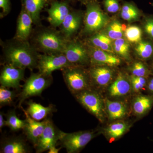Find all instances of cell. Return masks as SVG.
I'll use <instances>...</instances> for the list:
<instances>
[{
    "label": "cell",
    "instance_id": "6da1fadb",
    "mask_svg": "<svg viewBox=\"0 0 153 153\" xmlns=\"http://www.w3.org/2000/svg\"><path fill=\"white\" fill-rule=\"evenodd\" d=\"M16 40L5 48L4 54L7 63L31 70L37 68L39 54L36 48L27 41Z\"/></svg>",
    "mask_w": 153,
    "mask_h": 153
},
{
    "label": "cell",
    "instance_id": "7a4b0ae2",
    "mask_svg": "<svg viewBox=\"0 0 153 153\" xmlns=\"http://www.w3.org/2000/svg\"><path fill=\"white\" fill-rule=\"evenodd\" d=\"M63 79L73 95L91 88V80L89 72L79 66H68L62 69Z\"/></svg>",
    "mask_w": 153,
    "mask_h": 153
},
{
    "label": "cell",
    "instance_id": "3957f363",
    "mask_svg": "<svg viewBox=\"0 0 153 153\" xmlns=\"http://www.w3.org/2000/svg\"><path fill=\"white\" fill-rule=\"evenodd\" d=\"M36 43L44 53H63L68 42L62 33L52 29H46L38 33Z\"/></svg>",
    "mask_w": 153,
    "mask_h": 153
},
{
    "label": "cell",
    "instance_id": "277c9868",
    "mask_svg": "<svg viewBox=\"0 0 153 153\" xmlns=\"http://www.w3.org/2000/svg\"><path fill=\"white\" fill-rule=\"evenodd\" d=\"M52 75L47 76L39 72L31 73L25 81L22 91L19 94V108L22 107L26 100L41 95L42 92L52 84Z\"/></svg>",
    "mask_w": 153,
    "mask_h": 153
},
{
    "label": "cell",
    "instance_id": "5b68a950",
    "mask_svg": "<svg viewBox=\"0 0 153 153\" xmlns=\"http://www.w3.org/2000/svg\"><path fill=\"white\" fill-rule=\"evenodd\" d=\"M96 134L95 132L88 131L70 133L61 131L59 141L62 147L66 149L67 153H77L85 147Z\"/></svg>",
    "mask_w": 153,
    "mask_h": 153
},
{
    "label": "cell",
    "instance_id": "8992f818",
    "mask_svg": "<svg viewBox=\"0 0 153 153\" xmlns=\"http://www.w3.org/2000/svg\"><path fill=\"white\" fill-rule=\"evenodd\" d=\"M108 16L102 10L98 4H88L84 19V32L87 34L97 33L109 24Z\"/></svg>",
    "mask_w": 153,
    "mask_h": 153
},
{
    "label": "cell",
    "instance_id": "52a82bcc",
    "mask_svg": "<svg viewBox=\"0 0 153 153\" xmlns=\"http://www.w3.org/2000/svg\"><path fill=\"white\" fill-rule=\"evenodd\" d=\"M80 104L101 122L104 121V106L100 95L91 88L74 95Z\"/></svg>",
    "mask_w": 153,
    "mask_h": 153
},
{
    "label": "cell",
    "instance_id": "ba28073f",
    "mask_svg": "<svg viewBox=\"0 0 153 153\" xmlns=\"http://www.w3.org/2000/svg\"><path fill=\"white\" fill-rule=\"evenodd\" d=\"M63 53L49 54L44 53L39 55L38 65V72L47 76H51L52 73L55 70L72 66Z\"/></svg>",
    "mask_w": 153,
    "mask_h": 153
},
{
    "label": "cell",
    "instance_id": "9c48e42d",
    "mask_svg": "<svg viewBox=\"0 0 153 153\" xmlns=\"http://www.w3.org/2000/svg\"><path fill=\"white\" fill-rule=\"evenodd\" d=\"M63 53L73 66H83L90 63L88 49L77 41L68 40Z\"/></svg>",
    "mask_w": 153,
    "mask_h": 153
},
{
    "label": "cell",
    "instance_id": "30bf717a",
    "mask_svg": "<svg viewBox=\"0 0 153 153\" xmlns=\"http://www.w3.org/2000/svg\"><path fill=\"white\" fill-rule=\"evenodd\" d=\"M60 131L56 128L52 120L47 119L44 131L35 146L36 152H43L49 150L52 146H56L57 142L59 141Z\"/></svg>",
    "mask_w": 153,
    "mask_h": 153
},
{
    "label": "cell",
    "instance_id": "8fae6325",
    "mask_svg": "<svg viewBox=\"0 0 153 153\" xmlns=\"http://www.w3.org/2000/svg\"><path fill=\"white\" fill-rule=\"evenodd\" d=\"M25 69L15 67L7 63L1 73L0 83L2 86L19 89L20 82L24 79Z\"/></svg>",
    "mask_w": 153,
    "mask_h": 153
},
{
    "label": "cell",
    "instance_id": "7c38bea8",
    "mask_svg": "<svg viewBox=\"0 0 153 153\" xmlns=\"http://www.w3.org/2000/svg\"><path fill=\"white\" fill-rule=\"evenodd\" d=\"M90 63L94 66H115L121 63L120 59L114 53L90 45L88 48Z\"/></svg>",
    "mask_w": 153,
    "mask_h": 153
},
{
    "label": "cell",
    "instance_id": "4fadbf2b",
    "mask_svg": "<svg viewBox=\"0 0 153 153\" xmlns=\"http://www.w3.org/2000/svg\"><path fill=\"white\" fill-rule=\"evenodd\" d=\"M21 108L26 117V125L23 130L28 139L35 146L44 131L47 124V119H45L41 122L35 120L30 116L22 106Z\"/></svg>",
    "mask_w": 153,
    "mask_h": 153
},
{
    "label": "cell",
    "instance_id": "5bb4252c",
    "mask_svg": "<svg viewBox=\"0 0 153 153\" xmlns=\"http://www.w3.org/2000/svg\"><path fill=\"white\" fill-rule=\"evenodd\" d=\"M69 12L67 3L64 2H54L51 4L50 8L48 10L47 20L53 27H59L61 26Z\"/></svg>",
    "mask_w": 153,
    "mask_h": 153
},
{
    "label": "cell",
    "instance_id": "9a60e30c",
    "mask_svg": "<svg viewBox=\"0 0 153 153\" xmlns=\"http://www.w3.org/2000/svg\"><path fill=\"white\" fill-rule=\"evenodd\" d=\"M82 20L80 13L70 11L60 26L61 33L66 39L70 40L77 32L81 26Z\"/></svg>",
    "mask_w": 153,
    "mask_h": 153
},
{
    "label": "cell",
    "instance_id": "2e32d148",
    "mask_svg": "<svg viewBox=\"0 0 153 153\" xmlns=\"http://www.w3.org/2000/svg\"><path fill=\"white\" fill-rule=\"evenodd\" d=\"M33 19L27 12L22 7L17 21L16 32L15 39L26 41L32 31Z\"/></svg>",
    "mask_w": 153,
    "mask_h": 153
},
{
    "label": "cell",
    "instance_id": "e0dca14e",
    "mask_svg": "<svg viewBox=\"0 0 153 153\" xmlns=\"http://www.w3.org/2000/svg\"><path fill=\"white\" fill-rule=\"evenodd\" d=\"M91 82L99 87H105L108 85L113 76L112 70L107 66H95L89 71Z\"/></svg>",
    "mask_w": 153,
    "mask_h": 153
},
{
    "label": "cell",
    "instance_id": "ac0fdd59",
    "mask_svg": "<svg viewBox=\"0 0 153 153\" xmlns=\"http://www.w3.org/2000/svg\"><path fill=\"white\" fill-rule=\"evenodd\" d=\"M131 88V81L124 74L120 73L109 85L108 94L112 97L124 96L130 92Z\"/></svg>",
    "mask_w": 153,
    "mask_h": 153
},
{
    "label": "cell",
    "instance_id": "d6986e66",
    "mask_svg": "<svg viewBox=\"0 0 153 153\" xmlns=\"http://www.w3.org/2000/svg\"><path fill=\"white\" fill-rule=\"evenodd\" d=\"M28 105L26 111L31 117L37 121L46 118L55 111V108L52 105L45 107L40 103L30 101L28 102Z\"/></svg>",
    "mask_w": 153,
    "mask_h": 153
},
{
    "label": "cell",
    "instance_id": "ffe728a7",
    "mask_svg": "<svg viewBox=\"0 0 153 153\" xmlns=\"http://www.w3.org/2000/svg\"><path fill=\"white\" fill-rule=\"evenodd\" d=\"M47 0H23V8L33 19V24L40 22V14Z\"/></svg>",
    "mask_w": 153,
    "mask_h": 153
},
{
    "label": "cell",
    "instance_id": "44dd1931",
    "mask_svg": "<svg viewBox=\"0 0 153 153\" xmlns=\"http://www.w3.org/2000/svg\"><path fill=\"white\" fill-rule=\"evenodd\" d=\"M29 149L23 140L19 138H13L6 141L1 148V153H27Z\"/></svg>",
    "mask_w": 153,
    "mask_h": 153
},
{
    "label": "cell",
    "instance_id": "7402d4cb",
    "mask_svg": "<svg viewBox=\"0 0 153 153\" xmlns=\"http://www.w3.org/2000/svg\"><path fill=\"white\" fill-rule=\"evenodd\" d=\"M107 111L110 119L113 120L122 118L126 114L127 107L125 103L120 101H105Z\"/></svg>",
    "mask_w": 153,
    "mask_h": 153
},
{
    "label": "cell",
    "instance_id": "603a6c76",
    "mask_svg": "<svg viewBox=\"0 0 153 153\" xmlns=\"http://www.w3.org/2000/svg\"><path fill=\"white\" fill-rule=\"evenodd\" d=\"M91 45L104 51L114 53L113 48V40L105 34L94 33L89 39Z\"/></svg>",
    "mask_w": 153,
    "mask_h": 153
},
{
    "label": "cell",
    "instance_id": "cb8c5ba5",
    "mask_svg": "<svg viewBox=\"0 0 153 153\" xmlns=\"http://www.w3.org/2000/svg\"><path fill=\"white\" fill-rule=\"evenodd\" d=\"M153 105V96L140 95L134 101L133 108L136 114L142 116L146 114Z\"/></svg>",
    "mask_w": 153,
    "mask_h": 153
},
{
    "label": "cell",
    "instance_id": "d4e9b609",
    "mask_svg": "<svg viewBox=\"0 0 153 153\" xmlns=\"http://www.w3.org/2000/svg\"><path fill=\"white\" fill-rule=\"evenodd\" d=\"M123 19L128 22H133L138 20L140 18L139 11L133 4L127 3L124 4L120 13Z\"/></svg>",
    "mask_w": 153,
    "mask_h": 153
},
{
    "label": "cell",
    "instance_id": "484cf974",
    "mask_svg": "<svg viewBox=\"0 0 153 153\" xmlns=\"http://www.w3.org/2000/svg\"><path fill=\"white\" fill-rule=\"evenodd\" d=\"M6 124L12 131H18L24 129L26 125V120L19 119L15 111L12 110L7 115Z\"/></svg>",
    "mask_w": 153,
    "mask_h": 153
},
{
    "label": "cell",
    "instance_id": "4316f807",
    "mask_svg": "<svg viewBox=\"0 0 153 153\" xmlns=\"http://www.w3.org/2000/svg\"><path fill=\"white\" fill-rule=\"evenodd\" d=\"M137 55L142 59L146 60L153 56V44L149 41H140L135 48Z\"/></svg>",
    "mask_w": 153,
    "mask_h": 153
},
{
    "label": "cell",
    "instance_id": "83f0119b",
    "mask_svg": "<svg viewBox=\"0 0 153 153\" xmlns=\"http://www.w3.org/2000/svg\"><path fill=\"white\" fill-rule=\"evenodd\" d=\"M113 48L115 53L125 59L130 57V45L127 40L122 38L114 40Z\"/></svg>",
    "mask_w": 153,
    "mask_h": 153
},
{
    "label": "cell",
    "instance_id": "f1b7e54d",
    "mask_svg": "<svg viewBox=\"0 0 153 153\" xmlns=\"http://www.w3.org/2000/svg\"><path fill=\"white\" fill-rule=\"evenodd\" d=\"M105 34L113 41L123 38V30L122 25L118 20L110 22L107 27Z\"/></svg>",
    "mask_w": 153,
    "mask_h": 153
},
{
    "label": "cell",
    "instance_id": "f546056e",
    "mask_svg": "<svg viewBox=\"0 0 153 153\" xmlns=\"http://www.w3.org/2000/svg\"><path fill=\"white\" fill-rule=\"evenodd\" d=\"M127 124L122 122L115 123L110 125L106 129V132L111 139H115L123 135L127 130Z\"/></svg>",
    "mask_w": 153,
    "mask_h": 153
},
{
    "label": "cell",
    "instance_id": "4dcf8cb0",
    "mask_svg": "<svg viewBox=\"0 0 153 153\" xmlns=\"http://www.w3.org/2000/svg\"><path fill=\"white\" fill-rule=\"evenodd\" d=\"M125 36L129 42L137 44L142 41V31L139 27L130 26L125 31Z\"/></svg>",
    "mask_w": 153,
    "mask_h": 153
},
{
    "label": "cell",
    "instance_id": "1f68e13d",
    "mask_svg": "<svg viewBox=\"0 0 153 153\" xmlns=\"http://www.w3.org/2000/svg\"><path fill=\"white\" fill-rule=\"evenodd\" d=\"M8 88L1 85L0 87V105L1 107L12 104L16 97V93L10 90Z\"/></svg>",
    "mask_w": 153,
    "mask_h": 153
},
{
    "label": "cell",
    "instance_id": "d6a6232c",
    "mask_svg": "<svg viewBox=\"0 0 153 153\" xmlns=\"http://www.w3.org/2000/svg\"><path fill=\"white\" fill-rule=\"evenodd\" d=\"M132 74L133 76L146 77L150 73L147 66L141 62L134 63L131 68Z\"/></svg>",
    "mask_w": 153,
    "mask_h": 153
},
{
    "label": "cell",
    "instance_id": "836d02e7",
    "mask_svg": "<svg viewBox=\"0 0 153 153\" xmlns=\"http://www.w3.org/2000/svg\"><path fill=\"white\" fill-rule=\"evenodd\" d=\"M132 88L135 91H139L146 87L148 81L146 77L133 75L131 79Z\"/></svg>",
    "mask_w": 153,
    "mask_h": 153
},
{
    "label": "cell",
    "instance_id": "e575fe53",
    "mask_svg": "<svg viewBox=\"0 0 153 153\" xmlns=\"http://www.w3.org/2000/svg\"><path fill=\"white\" fill-rule=\"evenodd\" d=\"M105 8L108 13H117L120 9L118 0H103Z\"/></svg>",
    "mask_w": 153,
    "mask_h": 153
},
{
    "label": "cell",
    "instance_id": "d590c367",
    "mask_svg": "<svg viewBox=\"0 0 153 153\" xmlns=\"http://www.w3.org/2000/svg\"><path fill=\"white\" fill-rule=\"evenodd\" d=\"M144 30L148 36L153 40V16L146 19L144 24Z\"/></svg>",
    "mask_w": 153,
    "mask_h": 153
},
{
    "label": "cell",
    "instance_id": "8d00e7d4",
    "mask_svg": "<svg viewBox=\"0 0 153 153\" xmlns=\"http://www.w3.org/2000/svg\"><path fill=\"white\" fill-rule=\"evenodd\" d=\"M0 7L2 10L3 14L7 15L10 9V0H0Z\"/></svg>",
    "mask_w": 153,
    "mask_h": 153
},
{
    "label": "cell",
    "instance_id": "74e56055",
    "mask_svg": "<svg viewBox=\"0 0 153 153\" xmlns=\"http://www.w3.org/2000/svg\"><path fill=\"white\" fill-rule=\"evenodd\" d=\"M146 87L148 91L153 94V77L151 78L148 81Z\"/></svg>",
    "mask_w": 153,
    "mask_h": 153
},
{
    "label": "cell",
    "instance_id": "f35d334b",
    "mask_svg": "<svg viewBox=\"0 0 153 153\" xmlns=\"http://www.w3.org/2000/svg\"><path fill=\"white\" fill-rule=\"evenodd\" d=\"M5 126H6V120L4 119V114L3 113L1 112L0 114V129L1 131V129Z\"/></svg>",
    "mask_w": 153,
    "mask_h": 153
},
{
    "label": "cell",
    "instance_id": "ab89813d",
    "mask_svg": "<svg viewBox=\"0 0 153 153\" xmlns=\"http://www.w3.org/2000/svg\"><path fill=\"white\" fill-rule=\"evenodd\" d=\"M61 148H57L56 147V146H52L48 150V153H58L61 149Z\"/></svg>",
    "mask_w": 153,
    "mask_h": 153
},
{
    "label": "cell",
    "instance_id": "60d3db41",
    "mask_svg": "<svg viewBox=\"0 0 153 153\" xmlns=\"http://www.w3.org/2000/svg\"><path fill=\"white\" fill-rule=\"evenodd\" d=\"M152 67L153 69V62L152 64Z\"/></svg>",
    "mask_w": 153,
    "mask_h": 153
}]
</instances>
